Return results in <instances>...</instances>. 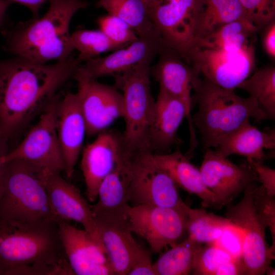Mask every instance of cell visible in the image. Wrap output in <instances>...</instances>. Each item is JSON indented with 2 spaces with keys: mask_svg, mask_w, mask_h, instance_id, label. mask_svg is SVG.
Returning a JSON list of instances; mask_svg holds the SVG:
<instances>
[{
  "mask_svg": "<svg viewBox=\"0 0 275 275\" xmlns=\"http://www.w3.org/2000/svg\"><path fill=\"white\" fill-rule=\"evenodd\" d=\"M80 63L71 55L52 64L17 56L0 61V148L18 134L56 97Z\"/></svg>",
  "mask_w": 275,
  "mask_h": 275,
  "instance_id": "cell-1",
  "label": "cell"
},
{
  "mask_svg": "<svg viewBox=\"0 0 275 275\" xmlns=\"http://www.w3.org/2000/svg\"><path fill=\"white\" fill-rule=\"evenodd\" d=\"M75 274L67 259L57 222L0 218V275Z\"/></svg>",
  "mask_w": 275,
  "mask_h": 275,
  "instance_id": "cell-2",
  "label": "cell"
},
{
  "mask_svg": "<svg viewBox=\"0 0 275 275\" xmlns=\"http://www.w3.org/2000/svg\"><path fill=\"white\" fill-rule=\"evenodd\" d=\"M42 17L17 26L7 35V48L17 56L39 63L65 60L74 50L69 24L74 14L86 8L81 0H48Z\"/></svg>",
  "mask_w": 275,
  "mask_h": 275,
  "instance_id": "cell-3",
  "label": "cell"
},
{
  "mask_svg": "<svg viewBox=\"0 0 275 275\" xmlns=\"http://www.w3.org/2000/svg\"><path fill=\"white\" fill-rule=\"evenodd\" d=\"M193 91L194 103L198 104V110L191 117L192 122L207 149L216 148L251 118L257 121L268 119L255 98L241 97L233 90L220 87L205 78H199Z\"/></svg>",
  "mask_w": 275,
  "mask_h": 275,
  "instance_id": "cell-4",
  "label": "cell"
},
{
  "mask_svg": "<svg viewBox=\"0 0 275 275\" xmlns=\"http://www.w3.org/2000/svg\"><path fill=\"white\" fill-rule=\"evenodd\" d=\"M45 177V169L25 160L6 161L0 218L20 222L52 219Z\"/></svg>",
  "mask_w": 275,
  "mask_h": 275,
  "instance_id": "cell-5",
  "label": "cell"
},
{
  "mask_svg": "<svg viewBox=\"0 0 275 275\" xmlns=\"http://www.w3.org/2000/svg\"><path fill=\"white\" fill-rule=\"evenodd\" d=\"M152 61H142L113 75L115 87L123 92L125 127L122 136L124 150L128 153L151 151L148 134L155 103L149 79Z\"/></svg>",
  "mask_w": 275,
  "mask_h": 275,
  "instance_id": "cell-6",
  "label": "cell"
},
{
  "mask_svg": "<svg viewBox=\"0 0 275 275\" xmlns=\"http://www.w3.org/2000/svg\"><path fill=\"white\" fill-rule=\"evenodd\" d=\"M151 151H124L121 160L128 182L131 206L148 204L187 211L177 185L152 158Z\"/></svg>",
  "mask_w": 275,
  "mask_h": 275,
  "instance_id": "cell-7",
  "label": "cell"
},
{
  "mask_svg": "<svg viewBox=\"0 0 275 275\" xmlns=\"http://www.w3.org/2000/svg\"><path fill=\"white\" fill-rule=\"evenodd\" d=\"M258 187L257 181L248 184L243 197L237 204L226 205V217L240 228L243 233L242 260L246 275L265 274L274 260V251L268 246L265 236L266 228L255 210L253 198Z\"/></svg>",
  "mask_w": 275,
  "mask_h": 275,
  "instance_id": "cell-8",
  "label": "cell"
},
{
  "mask_svg": "<svg viewBox=\"0 0 275 275\" xmlns=\"http://www.w3.org/2000/svg\"><path fill=\"white\" fill-rule=\"evenodd\" d=\"M182 58L204 78L233 90L253 73L256 66L253 42L237 52L193 47Z\"/></svg>",
  "mask_w": 275,
  "mask_h": 275,
  "instance_id": "cell-9",
  "label": "cell"
},
{
  "mask_svg": "<svg viewBox=\"0 0 275 275\" xmlns=\"http://www.w3.org/2000/svg\"><path fill=\"white\" fill-rule=\"evenodd\" d=\"M187 211L143 204L129 205L126 215L132 232L145 239L152 252L158 253L187 237Z\"/></svg>",
  "mask_w": 275,
  "mask_h": 275,
  "instance_id": "cell-10",
  "label": "cell"
},
{
  "mask_svg": "<svg viewBox=\"0 0 275 275\" xmlns=\"http://www.w3.org/2000/svg\"><path fill=\"white\" fill-rule=\"evenodd\" d=\"M59 98L56 96L40 114L36 124L22 142L5 154V160L20 159L42 169L65 172V164L58 140L56 112Z\"/></svg>",
  "mask_w": 275,
  "mask_h": 275,
  "instance_id": "cell-11",
  "label": "cell"
},
{
  "mask_svg": "<svg viewBox=\"0 0 275 275\" xmlns=\"http://www.w3.org/2000/svg\"><path fill=\"white\" fill-rule=\"evenodd\" d=\"M101 244L118 275H128L145 249L133 237L126 214L93 212Z\"/></svg>",
  "mask_w": 275,
  "mask_h": 275,
  "instance_id": "cell-12",
  "label": "cell"
},
{
  "mask_svg": "<svg viewBox=\"0 0 275 275\" xmlns=\"http://www.w3.org/2000/svg\"><path fill=\"white\" fill-rule=\"evenodd\" d=\"M200 170L205 185L222 207L230 204L250 183L257 181L255 171L247 161L236 164L210 148Z\"/></svg>",
  "mask_w": 275,
  "mask_h": 275,
  "instance_id": "cell-13",
  "label": "cell"
},
{
  "mask_svg": "<svg viewBox=\"0 0 275 275\" xmlns=\"http://www.w3.org/2000/svg\"><path fill=\"white\" fill-rule=\"evenodd\" d=\"M78 85L77 94L88 135L98 134L116 119L124 117L123 95L115 87L95 79L78 82Z\"/></svg>",
  "mask_w": 275,
  "mask_h": 275,
  "instance_id": "cell-14",
  "label": "cell"
},
{
  "mask_svg": "<svg viewBox=\"0 0 275 275\" xmlns=\"http://www.w3.org/2000/svg\"><path fill=\"white\" fill-rule=\"evenodd\" d=\"M157 63L150 68V73L162 88L184 103L190 138L196 136L191 110L194 104L191 91L200 74L176 50L162 44Z\"/></svg>",
  "mask_w": 275,
  "mask_h": 275,
  "instance_id": "cell-15",
  "label": "cell"
},
{
  "mask_svg": "<svg viewBox=\"0 0 275 275\" xmlns=\"http://www.w3.org/2000/svg\"><path fill=\"white\" fill-rule=\"evenodd\" d=\"M57 223L65 255L75 274H116L104 248L88 232L68 222Z\"/></svg>",
  "mask_w": 275,
  "mask_h": 275,
  "instance_id": "cell-16",
  "label": "cell"
},
{
  "mask_svg": "<svg viewBox=\"0 0 275 275\" xmlns=\"http://www.w3.org/2000/svg\"><path fill=\"white\" fill-rule=\"evenodd\" d=\"M161 45L158 33L139 37L126 48H120L107 56L93 58L79 64L73 77L80 82L122 73L142 61H153Z\"/></svg>",
  "mask_w": 275,
  "mask_h": 275,
  "instance_id": "cell-17",
  "label": "cell"
},
{
  "mask_svg": "<svg viewBox=\"0 0 275 275\" xmlns=\"http://www.w3.org/2000/svg\"><path fill=\"white\" fill-rule=\"evenodd\" d=\"M60 173L45 170V186L52 219L57 222L74 221L80 223L84 230L102 245L91 205Z\"/></svg>",
  "mask_w": 275,
  "mask_h": 275,
  "instance_id": "cell-18",
  "label": "cell"
},
{
  "mask_svg": "<svg viewBox=\"0 0 275 275\" xmlns=\"http://www.w3.org/2000/svg\"><path fill=\"white\" fill-rule=\"evenodd\" d=\"M124 149L122 134L115 130L99 133L84 149L80 166L90 202L97 199L100 184L113 170Z\"/></svg>",
  "mask_w": 275,
  "mask_h": 275,
  "instance_id": "cell-19",
  "label": "cell"
},
{
  "mask_svg": "<svg viewBox=\"0 0 275 275\" xmlns=\"http://www.w3.org/2000/svg\"><path fill=\"white\" fill-rule=\"evenodd\" d=\"M194 0H160L150 12L161 43L178 52L182 58L194 39L190 14Z\"/></svg>",
  "mask_w": 275,
  "mask_h": 275,
  "instance_id": "cell-20",
  "label": "cell"
},
{
  "mask_svg": "<svg viewBox=\"0 0 275 275\" xmlns=\"http://www.w3.org/2000/svg\"><path fill=\"white\" fill-rule=\"evenodd\" d=\"M56 125L65 164V173L70 178L86 133V124L77 93H68L62 99H59L56 112Z\"/></svg>",
  "mask_w": 275,
  "mask_h": 275,
  "instance_id": "cell-21",
  "label": "cell"
},
{
  "mask_svg": "<svg viewBox=\"0 0 275 275\" xmlns=\"http://www.w3.org/2000/svg\"><path fill=\"white\" fill-rule=\"evenodd\" d=\"M186 117L185 107L181 100L159 87L148 134L153 153H169L172 147L182 143L177 132Z\"/></svg>",
  "mask_w": 275,
  "mask_h": 275,
  "instance_id": "cell-22",
  "label": "cell"
},
{
  "mask_svg": "<svg viewBox=\"0 0 275 275\" xmlns=\"http://www.w3.org/2000/svg\"><path fill=\"white\" fill-rule=\"evenodd\" d=\"M152 158L177 186L199 197L203 206L215 209L222 207L214 194L205 185L200 169L194 165L179 149L167 154L153 153Z\"/></svg>",
  "mask_w": 275,
  "mask_h": 275,
  "instance_id": "cell-23",
  "label": "cell"
},
{
  "mask_svg": "<svg viewBox=\"0 0 275 275\" xmlns=\"http://www.w3.org/2000/svg\"><path fill=\"white\" fill-rule=\"evenodd\" d=\"M244 18L248 17L239 0H194L190 18L193 35L194 38H202L227 23Z\"/></svg>",
  "mask_w": 275,
  "mask_h": 275,
  "instance_id": "cell-24",
  "label": "cell"
},
{
  "mask_svg": "<svg viewBox=\"0 0 275 275\" xmlns=\"http://www.w3.org/2000/svg\"><path fill=\"white\" fill-rule=\"evenodd\" d=\"M274 148V128L261 131L249 120L226 138L215 150L226 157L237 154L245 156L248 161L263 162L267 158L264 150Z\"/></svg>",
  "mask_w": 275,
  "mask_h": 275,
  "instance_id": "cell-25",
  "label": "cell"
},
{
  "mask_svg": "<svg viewBox=\"0 0 275 275\" xmlns=\"http://www.w3.org/2000/svg\"><path fill=\"white\" fill-rule=\"evenodd\" d=\"M258 31L248 18L227 23L211 34L202 38H194L193 47L208 48L228 52H237L252 41Z\"/></svg>",
  "mask_w": 275,
  "mask_h": 275,
  "instance_id": "cell-26",
  "label": "cell"
},
{
  "mask_svg": "<svg viewBox=\"0 0 275 275\" xmlns=\"http://www.w3.org/2000/svg\"><path fill=\"white\" fill-rule=\"evenodd\" d=\"M98 200L91 205L93 212L113 211L126 214L128 202V182L120 156L113 170L100 184Z\"/></svg>",
  "mask_w": 275,
  "mask_h": 275,
  "instance_id": "cell-27",
  "label": "cell"
},
{
  "mask_svg": "<svg viewBox=\"0 0 275 275\" xmlns=\"http://www.w3.org/2000/svg\"><path fill=\"white\" fill-rule=\"evenodd\" d=\"M97 6L128 23L138 37L158 33L143 0H99Z\"/></svg>",
  "mask_w": 275,
  "mask_h": 275,
  "instance_id": "cell-28",
  "label": "cell"
},
{
  "mask_svg": "<svg viewBox=\"0 0 275 275\" xmlns=\"http://www.w3.org/2000/svg\"><path fill=\"white\" fill-rule=\"evenodd\" d=\"M242 89L257 100L268 119H275V66L268 65L255 71L241 82Z\"/></svg>",
  "mask_w": 275,
  "mask_h": 275,
  "instance_id": "cell-29",
  "label": "cell"
},
{
  "mask_svg": "<svg viewBox=\"0 0 275 275\" xmlns=\"http://www.w3.org/2000/svg\"><path fill=\"white\" fill-rule=\"evenodd\" d=\"M232 223L226 217L206 211L204 208H189L186 224L187 237L202 244H213L224 228Z\"/></svg>",
  "mask_w": 275,
  "mask_h": 275,
  "instance_id": "cell-30",
  "label": "cell"
},
{
  "mask_svg": "<svg viewBox=\"0 0 275 275\" xmlns=\"http://www.w3.org/2000/svg\"><path fill=\"white\" fill-rule=\"evenodd\" d=\"M202 244L187 237L171 246L153 263L157 275L190 274L195 254Z\"/></svg>",
  "mask_w": 275,
  "mask_h": 275,
  "instance_id": "cell-31",
  "label": "cell"
},
{
  "mask_svg": "<svg viewBox=\"0 0 275 275\" xmlns=\"http://www.w3.org/2000/svg\"><path fill=\"white\" fill-rule=\"evenodd\" d=\"M71 45L79 52L76 58L80 64L99 54L121 48L112 42L100 30H80L70 35Z\"/></svg>",
  "mask_w": 275,
  "mask_h": 275,
  "instance_id": "cell-32",
  "label": "cell"
},
{
  "mask_svg": "<svg viewBox=\"0 0 275 275\" xmlns=\"http://www.w3.org/2000/svg\"><path fill=\"white\" fill-rule=\"evenodd\" d=\"M232 259L230 255L214 244H202L195 254L191 273L214 275L221 265Z\"/></svg>",
  "mask_w": 275,
  "mask_h": 275,
  "instance_id": "cell-33",
  "label": "cell"
},
{
  "mask_svg": "<svg viewBox=\"0 0 275 275\" xmlns=\"http://www.w3.org/2000/svg\"><path fill=\"white\" fill-rule=\"evenodd\" d=\"M98 23L100 30L121 48L129 45L139 38L128 23L114 15L108 14L101 16Z\"/></svg>",
  "mask_w": 275,
  "mask_h": 275,
  "instance_id": "cell-34",
  "label": "cell"
},
{
  "mask_svg": "<svg viewBox=\"0 0 275 275\" xmlns=\"http://www.w3.org/2000/svg\"><path fill=\"white\" fill-rule=\"evenodd\" d=\"M243 10L258 31L275 21V0H239Z\"/></svg>",
  "mask_w": 275,
  "mask_h": 275,
  "instance_id": "cell-35",
  "label": "cell"
},
{
  "mask_svg": "<svg viewBox=\"0 0 275 275\" xmlns=\"http://www.w3.org/2000/svg\"><path fill=\"white\" fill-rule=\"evenodd\" d=\"M269 194L262 185L257 187L253 201L255 210L261 222L268 228L272 237V244L270 248L275 250V199Z\"/></svg>",
  "mask_w": 275,
  "mask_h": 275,
  "instance_id": "cell-36",
  "label": "cell"
},
{
  "mask_svg": "<svg viewBox=\"0 0 275 275\" xmlns=\"http://www.w3.org/2000/svg\"><path fill=\"white\" fill-rule=\"evenodd\" d=\"M213 244L225 251L233 259L242 260L243 233L235 224L226 227Z\"/></svg>",
  "mask_w": 275,
  "mask_h": 275,
  "instance_id": "cell-37",
  "label": "cell"
},
{
  "mask_svg": "<svg viewBox=\"0 0 275 275\" xmlns=\"http://www.w3.org/2000/svg\"><path fill=\"white\" fill-rule=\"evenodd\" d=\"M246 161L255 171L257 181L261 183L269 194L275 196V170L265 165L263 162L255 160Z\"/></svg>",
  "mask_w": 275,
  "mask_h": 275,
  "instance_id": "cell-38",
  "label": "cell"
},
{
  "mask_svg": "<svg viewBox=\"0 0 275 275\" xmlns=\"http://www.w3.org/2000/svg\"><path fill=\"white\" fill-rule=\"evenodd\" d=\"M128 275H157L148 250L144 249Z\"/></svg>",
  "mask_w": 275,
  "mask_h": 275,
  "instance_id": "cell-39",
  "label": "cell"
},
{
  "mask_svg": "<svg viewBox=\"0 0 275 275\" xmlns=\"http://www.w3.org/2000/svg\"><path fill=\"white\" fill-rule=\"evenodd\" d=\"M261 45L265 53L272 60L275 59V21L263 29Z\"/></svg>",
  "mask_w": 275,
  "mask_h": 275,
  "instance_id": "cell-40",
  "label": "cell"
},
{
  "mask_svg": "<svg viewBox=\"0 0 275 275\" xmlns=\"http://www.w3.org/2000/svg\"><path fill=\"white\" fill-rule=\"evenodd\" d=\"M246 275L242 260L232 259L221 265L214 275Z\"/></svg>",
  "mask_w": 275,
  "mask_h": 275,
  "instance_id": "cell-41",
  "label": "cell"
},
{
  "mask_svg": "<svg viewBox=\"0 0 275 275\" xmlns=\"http://www.w3.org/2000/svg\"><path fill=\"white\" fill-rule=\"evenodd\" d=\"M20 3L27 7L32 12L35 18L39 17V11L42 5L48 0H9Z\"/></svg>",
  "mask_w": 275,
  "mask_h": 275,
  "instance_id": "cell-42",
  "label": "cell"
},
{
  "mask_svg": "<svg viewBox=\"0 0 275 275\" xmlns=\"http://www.w3.org/2000/svg\"><path fill=\"white\" fill-rule=\"evenodd\" d=\"M11 4L9 0H0V26L2 24L6 11Z\"/></svg>",
  "mask_w": 275,
  "mask_h": 275,
  "instance_id": "cell-43",
  "label": "cell"
},
{
  "mask_svg": "<svg viewBox=\"0 0 275 275\" xmlns=\"http://www.w3.org/2000/svg\"><path fill=\"white\" fill-rule=\"evenodd\" d=\"M6 153L0 152V198L2 193V184L5 164V155Z\"/></svg>",
  "mask_w": 275,
  "mask_h": 275,
  "instance_id": "cell-44",
  "label": "cell"
},
{
  "mask_svg": "<svg viewBox=\"0 0 275 275\" xmlns=\"http://www.w3.org/2000/svg\"><path fill=\"white\" fill-rule=\"evenodd\" d=\"M147 6L149 11L157 5L160 0H143Z\"/></svg>",
  "mask_w": 275,
  "mask_h": 275,
  "instance_id": "cell-45",
  "label": "cell"
},
{
  "mask_svg": "<svg viewBox=\"0 0 275 275\" xmlns=\"http://www.w3.org/2000/svg\"><path fill=\"white\" fill-rule=\"evenodd\" d=\"M275 269L271 266H270L267 270L265 274L267 275H274Z\"/></svg>",
  "mask_w": 275,
  "mask_h": 275,
  "instance_id": "cell-46",
  "label": "cell"
}]
</instances>
